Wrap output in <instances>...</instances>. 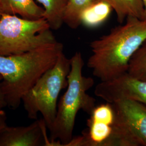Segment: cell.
Segmentation results:
<instances>
[{"instance_id":"ba28073f","label":"cell","mask_w":146,"mask_h":146,"mask_svg":"<svg viewBox=\"0 0 146 146\" xmlns=\"http://www.w3.org/2000/svg\"><path fill=\"white\" fill-rule=\"evenodd\" d=\"M94 94L110 103L131 99L146 105V81L127 73L110 81H101L95 87Z\"/></svg>"},{"instance_id":"277c9868","label":"cell","mask_w":146,"mask_h":146,"mask_svg":"<svg viewBox=\"0 0 146 146\" xmlns=\"http://www.w3.org/2000/svg\"><path fill=\"white\" fill-rule=\"evenodd\" d=\"M70 68V58L62 52L52 67L47 70L22 97V102L28 118L37 120L40 113L49 130L55 119L60 94L67 87Z\"/></svg>"},{"instance_id":"7c38bea8","label":"cell","mask_w":146,"mask_h":146,"mask_svg":"<svg viewBox=\"0 0 146 146\" xmlns=\"http://www.w3.org/2000/svg\"><path fill=\"white\" fill-rule=\"evenodd\" d=\"M44 9L43 17L52 30H58L63 23V16L69 0H36Z\"/></svg>"},{"instance_id":"5bb4252c","label":"cell","mask_w":146,"mask_h":146,"mask_svg":"<svg viewBox=\"0 0 146 146\" xmlns=\"http://www.w3.org/2000/svg\"><path fill=\"white\" fill-rule=\"evenodd\" d=\"M95 0H69L63 16V23L73 29L81 25V17Z\"/></svg>"},{"instance_id":"2e32d148","label":"cell","mask_w":146,"mask_h":146,"mask_svg":"<svg viewBox=\"0 0 146 146\" xmlns=\"http://www.w3.org/2000/svg\"><path fill=\"white\" fill-rule=\"evenodd\" d=\"M7 114L3 108H0V131L7 125Z\"/></svg>"},{"instance_id":"5b68a950","label":"cell","mask_w":146,"mask_h":146,"mask_svg":"<svg viewBox=\"0 0 146 146\" xmlns=\"http://www.w3.org/2000/svg\"><path fill=\"white\" fill-rule=\"evenodd\" d=\"M47 21L3 14L0 18V56L19 55L57 42Z\"/></svg>"},{"instance_id":"8fae6325","label":"cell","mask_w":146,"mask_h":146,"mask_svg":"<svg viewBox=\"0 0 146 146\" xmlns=\"http://www.w3.org/2000/svg\"><path fill=\"white\" fill-rule=\"evenodd\" d=\"M113 11L112 7L108 3L95 0L82 14L81 25L88 28L100 26L108 20Z\"/></svg>"},{"instance_id":"6da1fadb","label":"cell","mask_w":146,"mask_h":146,"mask_svg":"<svg viewBox=\"0 0 146 146\" xmlns=\"http://www.w3.org/2000/svg\"><path fill=\"white\" fill-rule=\"evenodd\" d=\"M146 40V21L129 16L125 23L90 42L87 66L94 76L107 81L128 72L131 58Z\"/></svg>"},{"instance_id":"9c48e42d","label":"cell","mask_w":146,"mask_h":146,"mask_svg":"<svg viewBox=\"0 0 146 146\" xmlns=\"http://www.w3.org/2000/svg\"><path fill=\"white\" fill-rule=\"evenodd\" d=\"M47 129L43 119L27 126L7 125L0 131V146H50Z\"/></svg>"},{"instance_id":"30bf717a","label":"cell","mask_w":146,"mask_h":146,"mask_svg":"<svg viewBox=\"0 0 146 146\" xmlns=\"http://www.w3.org/2000/svg\"><path fill=\"white\" fill-rule=\"evenodd\" d=\"M3 14L35 20L43 18L44 9L34 0H0V15Z\"/></svg>"},{"instance_id":"e0dca14e","label":"cell","mask_w":146,"mask_h":146,"mask_svg":"<svg viewBox=\"0 0 146 146\" xmlns=\"http://www.w3.org/2000/svg\"><path fill=\"white\" fill-rule=\"evenodd\" d=\"M2 80V76L1 75H0V108H4L5 107L7 106L6 102H5L3 94L2 93V89L1 87V83Z\"/></svg>"},{"instance_id":"52a82bcc","label":"cell","mask_w":146,"mask_h":146,"mask_svg":"<svg viewBox=\"0 0 146 146\" xmlns=\"http://www.w3.org/2000/svg\"><path fill=\"white\" fill-rule=\"evenodd\" d=\"M115 120L111 103L96 106L87 120L88 128L73 137L67 146H115Z\"/></svg>"},{"instance_id":"ac0fdd59","label":"cell","mask_w":146,"mask_h":146,"mask_svg":"<svg viewBox=\"0 0 146 146\" xmlns=\"http://www.w3.org/2000/svg\"><path fill=\"white\" fill-rule=\"evenodd\" d=\"M143 6V13L141 20L146 21V0H141Z\"/></svg>"},{"instance_id":"3957f363","label":"cell","mask_w":146,"mask_h":146,"mask_svg":"<svg viewBox=\"0 0 146 146\" xmlns=\"http://www.w3.org/2000/svg\"><path fill=\"white\" fill-rule=\"evenodd\" d=\"M71 68L68 76V86L58 104L55 119L50 131V146L56 142L67 146L73 137L75 120L81 110L90 114L96 107V100L87 93L94 86V80L83 75L84 59L80 52L70 58Z\"/></svg>"},{"instance_id":"4fadbf2b","label":"cell","mask_w":146,"mask_h":146,"mask_svg":"<svg viewBox=\"0 0 146 146\" xmlns=\"http://www.w3.org/2000/svg\"><path fill=\"white\" fill-rule=\"evenodd\" d=\"M104 1L112 7L118 22L122 24L129 16L142 19L143 6L141 0H96Z\"/></svg>"},{"instance_id":"7a4b0ae2","label":"cell","mask_w":146,"mask_h":146,"mask_svg":"<svg viewBox=\"0 0 146 146\" xmlns=\"http://www.w3.org/2000/svg\"><path fill=\"white\" fill-rule=\"evenodd\" d=\"M63 52L61 42L19 55L0 56L1 87L7 106L19 108L22 97Z\"/></svg>"},{"instance_id":"9a60e30c","label":"cell","mask_w":146,"mask_h":146,"mask_svg":"<svg viewBox=\"0 0 146 146\" xmlns=\"http://www.w3.org/2000/svg\"><path fill=\"white\" fill-rule=\"evenodd\" d=\"M127 73L146 81V40L131 58Z\"/></svg>"},{"instance_id":"8992f818","label":"cell","mask_w":146,"mask_h":146,"mask_svg":"<svg viewBox=\"0 0 146 146\" xmlns=\"http://www.w3.org/2000/svg\"><path fill=\"white\" fill-rule=\"evenodd\" d=\"M115 115L116 146H146V105L131 99L111 103Z\"/></svg>"},{"instance_id":"d6986e66","label":"cell","mask_w":146,"mask_h":146,"mask_svg":"<svg viewBox=\"0 0 146 146\" xmlns=\"http://www.w3.org/2000/svg\"><path fill=\"white\" fill-rule=\"evenodd\" d=\"M1 15H0V18H1Z\"/></svg>"}]
</instances>
